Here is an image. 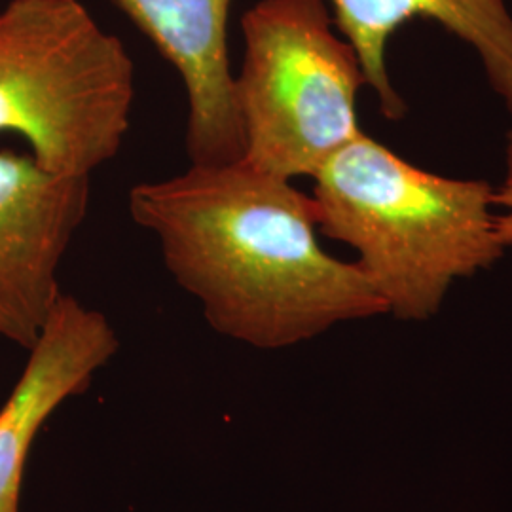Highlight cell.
I'll use <instances>...</instances> for the list:
<instances>
[{
	"instance_id": "cell-9",
	"label": "cell",
	"mask_w": 512,
	"mask_h": 512,
	"mask_svg": "<svg viewBox=\"0 0 512 512\" xmlns=\"http://www.w3.org/2000/svg\"><path fill=\"white\" fill-rule=\"evenodd\" d=\"M497 205V232L505 249L512 247V131L507 135L505 150V177L503 183L495 188Z\"/></svg>"
},
{
	"instance_id": "cell-7",
	"label": "cell",
	"mask_w": 512,
	"mask_h": 512,
	"mask_svg": "<svg viewBox=\"0 0 512 512\" xmlns=\"http://www.w3.org/2000/svg\"><path fill=\"white\" fill-rule=\"evenodd\" d=\"M120 349L105 313L59 294L19 380L0 408V512H19L31 446L61 404L84 395Z\"/></svg>"
},
{
	"instance_id": "cell-6",
	"label": "cell",
	"mask_w": 512,
	"mask_h": 512,
	"mask_svg": "<svg viewBox=\"0 0 512 512\" xmlns=\"http://www.w3.org/2000/svg\"><path fill=\"white\" fill-rule=\"evenodd\" d=\"M183 80L184 145L190 164H230L243 156L228 55L234 0H112Z\"/></svg>"
},
{
	"instance_id": "cell-1",
	"label": "cell",
	"mask_w": 512,
	"mask_h": 512,
	"mask_svg": "<svg viewBox=\"0 0 512 512\" xmlns=\"http://www.w3.org/2000/svg\"><path fill=\"white\" fill-rule=\"evenodd\" d=\"M129 215L209 327L249 348H293L387 315L355 262L319 243V209L293 181L245 162L190 164L129 190Z\"/></svg>"
},
{
	"instance_id": "cell-3",
	"label": "cell",
	"mask_w": 512,
	"mask_h": 512,
	"mask_svg": "<svg viewBox=\"0 0 512 512\" xmlns=\"http://www.w3.org/2000/svg\"><path fill=\"white\" fill-rule=\"evenodd\" d=\"M133 103L131 55L80 0L0 8V133L42 169L92 179L124 147Z\"/></svg>"
},
{
	"instance_id": "cell-4",
	"label": "cell",
	"mask_w": 512,
	"mask_h": 512,
	"mask_svg": "<svg viewBox=\"0 0 512 512\" xmlns=\"http://www.w3.org/2000/svg\"><path fill=\"white\" fill-rule=\"evenodd\" d=\"M241 33L234 73L241 162L287 181L313 179L363 133V65L325 0H260L243 14Z\"/></svg>"
},
{
	"instance_id": "cell-5",
	"label": "cell",
	"mask_w": 512,
	"mask_h": 512,
	"mask_svg": "<svg viewBox=\"0 0 512 512\" xmlns=\"http://www.w3.org/2000/svg\"><path fill=\"white\" fill-rule=\"evenodd\" d=\"M90 177H61L0 150V338L33 348L54 310L59 268L90 211Z\"/></svg>"
},
{
	"instance_id": "cell-2",
	"label": "cell",
	"mask_w": 512,
	"mask_h": 512,
	"mask_svg": "<svg viewBox=\"0 0 512 512\" xmlns=\"http://www.w3.org/2000/svg\"><path fill=\"white\" fill-rule=\"evenodd\" d=\"M311 181L321 236L357 253L387 315L401 321L435 317L458 281L507 251L492 184L421 169L365 131Z\"/></svg>"
},
{
	"instance_id": "cell-8",
	"label": "cell",
	"mask_w": 512,
	"mask_h": 512,
	"mask_svg": "<svg viewBox=\"0 0 512 512\" xmlns=\"http://www.w3.org/2000/svg\"><path fill=\"white\" fill-rule=\"evenodd\" d=\"M338 33L353 46L366 86L387 120L408 107L387 69V44L412 19H431L469 44L486 78L512 114V14L509 0H325Z\"/></svg>"
}]
</instances>
